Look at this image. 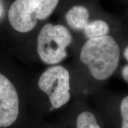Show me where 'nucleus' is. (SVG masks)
Segmentation results:
<instances>
[{"label": "nucleus", "mask_w": 128, "mask_h": 128, "mask_svg": "<svg viewBox=\"0 0 128 128\" xmlns=\"http://www.w3.org/2000/svg\"><path fill=\"white\" fill-rule=\"evenodd\" d=\"M122 46L119 33L87 39L83 44L80 59L96 82H105L118 71Z\"/></svg>", "instance_id": "f257e3e1"}, {"label": "nucleus", "mask_w": 128, "mask_h": 128, "mask_svg": "<svg viewBox=\"0 0 128 128\" xmlns=\"http://www.w3.org/2000/svg\"><path fill=\"white\" fill-rule=\"evenodd\" d=\"M72 41V34L66 26L47 24L41 28L37 37L38 57L46 65H59L67 58V48Z\"/></svg>", "instance_id": "f03ea898"}, {"label": "nucleus", "mask_w": 128, "mask_h": 128, "mask_svg": "<svg viewBox=\"0 0 128 128\" xmlns=\"http://www.w3.org/2000/svg\"><path fill=\"white\" fill-rule=\"evenodd\" d=\"M58 3L59 0H15L9 8V23L19 33L32 32L38 21L53 14Z\"/></svg>", "instance_id": "7ed1b4c3"}, {"label": "nucleus", "mask_w": 128, "mask_h": 128, "mask_svg": "<svg viewBox=\"0 0 128 128\" xmlns=\"http://www.w3.org/2000/svg\"><path fill=\"white\" fill-rule=\"evenodd\" d=\"M38 86L48 96L54 110L60 109L70 100V72L60 64L50 66L41 74Z\"/></svg>", "instance_id": "20e7f679"}, {"label": "nucleus", "mask_w": 128, "mask_h": 128, "mask_svg": "<svg viewBox=\"0 0 128 128\" xmlns=\"http://www.w3.org/2000/svg\"><path fill=\"white\" fill-rule=\"evenodd\" d=\"M19 114V98L13 83L0 73V128L10 127Z\"/></svg>", "instance_id": "39448f33"}, {"label": "nucleus", "mask_w": 128, "mask_h": 128, "mask_svg": "<svg viewBox=\"0 0 128 128\" xmlns=\"http://www.w3.org/2000/svg\"><path fill=\"white\" fill-rule=\"evenodd\" d=\"M89 10L81 5L71 7L66 14V22L68 26L75 32H82L89 23Z\"/></svg>", "instance_id": "423d86ee"}, {"label": "nucleus", "mask_w": 128, "mask_h": 128, "mask_svg": "<svg viewBox=\"0 0 128 128\" xmlns=\"http://www.w3.org/2000/svg\"><path fill=\"white\" fill-rule=\"evenodd\" d=\"M82 32L87 39L119 33H114L112 24L105 19H95L93 21H90Z\"/></svg>", "instance_id": "0eeeda50"}, {"label": "nucleus", "mask_w": 128, "mask_h": 128, "mask_svg": "<svg viewBox=\"0 0 128 128\" xmlns=\"http://www.w3.org/2000/svg\"><path fill=\"white\" fill-rule=\"evenodd\" d=\"M76 128H101L96 115L90 111H84L78 114Z\"/></svg>", "instance_id": "6e6552de"}, {"label": "nucleus", "mask_w": 128, "mask_h": 128, "mask_svg": "<svg viewBox=\"0 0 128 128\" xmlns=\"http://www.w3.org/2000/svg\"><path fill=\"white\" fill-rule=\"evenodd\" d=\"M121 60L123 64L119 66L120 73L122 80L128 84V39L122 42Z\"/></svg>", "instance_id": "1a4fd4ad"}, {"label": "nucleus", "mask_w": 128, "mask_h": 128, "mask_svg": "<svg viewBox=\"0 0 128 128\" xmlns=\"http://www.w3.org/2000/svg\"><path fill=\"white\" fill-rule=\"evenodd\" d=\"M120 128H128V95L122 96L119 101Z\"/></svg>", "instance_id": "9d476101"}]
</instances>
